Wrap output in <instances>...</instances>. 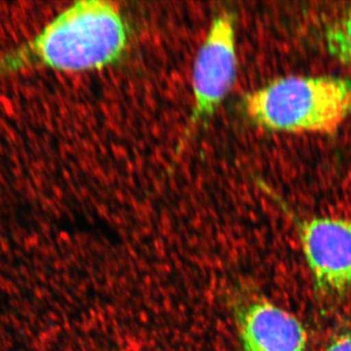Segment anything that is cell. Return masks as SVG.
<instances>
[{
  "label": "cell",
  "instance_id": "6da1fadb",
  "mask_svg": "<svg viewBox=\"0 0 351 351\" xmlns=\"http://www.w3.org/2000/svg\"><path fill=\"white\" fill-rule=\"evenodd\" d=\"M128 32L119 7L101 0L76 2L46 25L29 47L39 63L68 73L94 71L117 61Z\"/></svg>",
  "mask_w": 351,
  "mask_h": 351
},
{
  "label": "cell",
  "instance_id": "7a4b0ae2",
  "mask_svg": "<svg viewBox=\"0 0 351 351\" xmlns=\"http://www.w3.org/2000/svg\"><path fill=\"white\" fill-rule=\"evenodd\" d=\"M255 123L287 133H329L351 115V82L331 76H287L244 99Z\"/></svg>",
  "mask_w": 351,
  "mask_h": 351
},
{
  "label": "cell",
  "instance_id": "3957f363",
  "mask_svg": "<svg viewBox=\"0 0 351 351\" xmlns=\"http://www.w3.org/2000/svg\"><path fill=\"white\" fill-rule=\"evenodd\" d=\"M234 19L221 12L210 25L195 61L193 75L195 108L189 134L199 122L211 117L230 93L237 77V55Z\"/></svg>",
  "mask_w": 351,
  "mask_h": 351
},
{
  "label": "cell",
  "instance_id": "277c9868",
  "mask_svg": "<svg viewBox=\"0 0 351 351\" xmlns=\"http://www.w3.org/2000/svg\"><path fill=\"white\" fill-rule=\"evenodd\" d=\"M298 235L316 290L341 297L351 287V219L311 218Z\"/></svg>",
  "mask_w": 351,
  "mask_h": 351
},
{
  "label": "cell",
  "instance_id": "5b68a950",
  "mask_svg": "<svg viewBox=\"0 0 351 351\" xmlns=\"http://www.w3.org/2000/svg\"><path fill=\"white\" fill-rule=\"evenodd\" d=\"M237 322L244 351H306L301 321L267 300L245 302L237 308Z\"/></svg>",
  "mask_w": 351,
  "mask_h": 351
},
{
  "label": "cell",
  "instance_id": "8992f818",
  "mask_svg": "<svg viewBox=\"0 0 351 351\" xmlns=\"http://www.w3.org/2000/svg\"><path fill=\"white\" fill-rule=\"evenodd\" d=\"M327 43L332 54L351 66V7L331 25Z\"/></svg>",
  "mask_w": 351,
  "mask_h": 351
},
{
  "label": "cell",
  "instance_id": "52a82bcc",
  "mask_svg": "<svg viewBox=\"0 0 351 351\" xmlns=\"http://www.w3.org/2000/svg\"><path fill=\"white\" fill-rule=\"evenodd\" d=\"M325 351H351V329L339 335Z\"/></svg>",
  "mask_w": 351,
  "mask_h": 351
}]
</instances>
